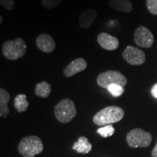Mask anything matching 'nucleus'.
<instances>
[{
	"mask_svg": "<svg viewBox=\"0 0 157 157\" xmlns=\"http://www.w3.org/2000/svg\"><path fill=\"white\" fill-rule=\"evenodd\" d=\"M10 99V95L7 90L0 89V117H6L10 113L7 103Z\"/></svg>",
	"mask_w": 157,
	"mask_h": 157,
	"instance_id": "2eb2a0df",
	"label": "nucleus"
},
{
	"mask_svg": "<svg viewBox=\"0 0 157 157\" xmlns=\"http://www.w3.org/2000/svg\"><path fill=\"white\" fill-rule=\"evenodd\" d=\"M124 116L122 108L111 105L101 109L93 117V122L98 126H105L121 121Z\"/></svg>",
	"mask_w": 157,
	"mask_h": 157,
	"instance_id": "f257e3e1",
	"label": "nucleus"
},
{
	"mask_svg": "<svg viewBox=\"0 0 157 157\" xmlns=\"http://www.w3.org/2000/svg\"><path fill=\"white\" fill-rule=\"evenodd\" d=\"M29 103L27 101L26 95L24 94H19L14 99V106L18 112H24L27 111Z\"/></svg>",
	"mask_w": 157,
	"mask_h": 157,
	"instance_id": "f3484780",
	"label": "nucleus"
},
{
	"mask_svg": "<svg viewBox=\"0 0 157 157\" xmlns=\"http://www.w3.org/2000/svg\"><path fill=\"white\" fill-rule=\"evenodd\" d=\"M36 44L39 50L45 53L52 52L56 47L53 38L48 34H42L38 36L36 39Z\"/></svg>",
	"mask_w": 157,
	"mask_h": 157,
	"instance_id": "9b49d317",
	"label": "nucleus"
},
{
	"mask_svg": "<svg viewBox=\"0 0 157 157\" xmlns=\"http://www.w3.org/2000/svg\"><path fill=\"white\" fill-rule=\"evenodd\" d=\"M62 0H41L42 5L44 8L51 10L56 8L57 6L60 5Z\"/></svg>",
	"mask_w": 157,
	"mask_h": 157,
	"instance_id": "aec40b11",
	"label": "nucleus"
},
{
	"mask_svg": "<svg viewBox=\"0 0 157 157\" xmlns=\"http://www.w3.org/2000/svg\"><path fill=\"white\" fill-rule=\"evenodd\" d=\"M44 150V145L39 137L31 135L23 137L18 145V151L23 157H34Z\"/></svg>",
	"mask_w": 157,
	"mask_h": 157,
	"instance_id": "f03ea898",
	"label": "nucleus"
},
{
	"mask_svg": "<svg viewBox=\"0 0 157 157\" xmlns=\"http://www.w3.org/2000/svg\"><path fill=\"white\" fill-rule=\"evenodd\" d=\"M151 156L152 157H157V142H156V146L154 147V148L153 149L151 152Z\"/></svg>",
	"mask_w": 157,
	"mask_h": 157,
	"instance_id": "b1692460",
	"label": "nucleus"
},
{
	"mask_svg": "<svg viewBox=\"0 0 157 157\" xmlns=\"http://www.w3.org/2000/svg\"><path fill=\"white\" fill-rule=\"evenodd\" d=\"M109 5L111 8L121 13H128L132 10V5L129 0H109Z\"/></svg>",
	"mask_w": 157,
	"mask_h": 157,
	"instance_id": "ddd939ff",
	"label": "nucleus"
},
{
	"mask_svg": "<svg viewBox=\"0 0 157 157\" xmlns=\"http://www.w3.org/2000/svg\"><path fill=\"white\" fill-rule=\"evenodd\" d=\"M134 40L137 46L143 48H149L154 44V35L145 26L138 27L135 31Z\"/></svg>",
	"mask_w": 157,
	"mask_h": 157,
	"instance_id": "6e6552de",
	"label": "nucleus"
},
{
	"mask_svg": "<svg viewBox=\"0 0 157 157\" xmlns=\"http://www.w3.org/2000/svg\"><path fill=\"white\" fill-rule=\"evenodd\" d=\"M26 43L21 38L7 41L2 45L4 57L10 60H16L22 58L26 53Z\"/></svg>",
	"mask_w": 157,
	"mask_h": 157,
	"instance_id": "7ed1b4c3",
	"label": "nucleus"
},
{
	"mask_svg": "<svg viewBox=\"0 0 157 157\" xmlns=\"http://www.w3.org/2000/svg\"><path fill=\"white\" fill-rule=\"evenodd\" d=\"M54 112L56 119L60 123L67 124L76 117L77 111L71 99L64 98L56 105Z\"/></svg>",
	"mask_w": 157,
	"mask_h": 157,
	"instance_id": "20e7f679",
	"label": "nucleus"
},
{
	"mask_svg": "<svg viewBox=\"0 0 157 157\" xmlns=\"http://www.w3.org/2000/svg\"><path fill=\"white\" fill-rule=\"evenodd\" d=\"M87 67V63L84 58H77L67 65L63 69L66 77H71L79 72L83 71Z\"/></svg>",
	"mask_w": 157,
	"mask_h": 157,
	"instance_id": "1a4fd4ad",
	"label": "nucleus"
},
{
	"mask_svg": "<svg viewBox=\"0 0 157 157\" xmlns=\"http://www.w3.org/2000/svg\"><path fill=\"white\" fill-rule=\"evenodd\" d=\"M146 6L151 14L157 15V0H147Z\"/></svg>",
	"mask_w": 157,
	"mask_h": 157,
	"instance_id": "412c9836",
	"label": "nucleus"
},
{
	"mask_svg": "<svg viewBox=\"0 0 157 157\" xmlns=\"http://www.w3.org/2000/svg\"><path fill=\"white\" fill-rule=\"evenodd\" d=\"M122 57L125 61L131 66H140L146 62V54L143 50L133 47L127 46L124 50Z\"/></svg>",
	"mask_w": 157,
	"mask_h": 157,
	"instance_id": "0eeeda50",
	"label": "nucleus"
},
{
	"mask_svg": "<svg viewBox=\"0 0 157 157\" xmlns=\"http://www.w3.org/2000/svg\"><path fill=\"white\" fill-rule=\"evenodd\" d=\"M127 142L131 148H146L152 141V135L142 129H133L127 135Z\"/></svg>",
	"mask_w": 157,
	"mask_h": 157,
	"instance_id": "39448f33",
	"label": "nucleus"
},
{
	"mask_svg": "<svg viewBox=\"0 0 157 157\" xmlns=\"http://www.w3.org/2000/svg\"><path fill=\"white\" fill-rule=\"evenodd\" d=\"M2 21H3V17H2V16H0V23H2Z\"/></svg>",
	"mask_w": 157,
	"mask_h": 157,
	"instance_id": "393cba45",
	"label": "nucleus"
},
{
	"mask_svg": "<svg viewBox=\"0 0 157 157\" xmlns=\"http://www.w3.org/2000/svg\"><path fill=\"white\" fill-rule=\"evenodd\" d=\"M73 149L79 154H88L92 150V144L86 137H79L78 140L73 145Z\"/></svg>",
	"mask_w": 157,
	"mask_h": 157,
	"instance_id": "4468645a",
	"label": "nucleus"
},
{
	"mask_svg": "<svg viewBox=\"0 0 157 157\" xmlns=\"http://www.w3.org/2000/svg\"><path fill=\"white\" fill-rule=\"evenodd\" d=\"M151 94L155 98H157V83L155 84L151 88Z\"/></svg>",
	"mask_w": 157,
	"mask_h": 157,
	"instance_id": "5701e85b",
	"label": "nucleus"
},
{
	"mask_svg": "<svg viewBox=\"0 0 157 157\" xmlns=\"http://www.w3.org/2000/svg\"><path fill=\"white\" fill-rule=\"evenodd\" d=\"M115 129L112 124L105 125L97 129V133L103 137H109L114 134Z\"/></svg>",
	"mask_w": 157,
	"mask_h": 157,
	"instance_id": "a211bd4d",
	"label": "nucleus"
},
{
	"mask_svg": "<svg viewBox=\"0 0 157 157\" xmlns=\"http://www.w3.org/2000/svg\"><path fill=\"white\" fill-rule=\"evenodd\" d=\"M98 42L102 48L106 50L113 51L117 50L119 45V39L105 32H102L97 37Z\"/></svg>",
	"mask_w": 157,
	"mask_h": 157,
	"instance_id": "9d476101",
	"label": "nucleus"
},
{
	"mask_svg": "<svg viewBox=\"0 0 157 157\" xmlns=\"http://www.w3.org/2000/svg\"><path fill=\"white\" fill-rule=\"evenodd\" d=\"M51 90H52L51 84L46 81H43L36 84V89H35V94L38 97L47 98L50 96Z\"/></svg>",
	"mask_w": 157,
	"mask_h": 157,
	"instance_id": "dca6fc26",
	"label": "nucleus"
},
{
	"mask_svg": "<svg viewBox=\"0 0 157 157\" xmlns=\"http://www.w3.org/2000/svg\"><path fill=\"white\" fill-rule=\"evenodd\" d=\"M0 5L7 10H12L15 7V0H0Z\"/></svg>",
	"mask_w": 157,
	"mask_h": 157,
	"instance_id": "4be33fe9",
	"label": "nucleus"
},
{
	"mask_svg": "<svg viewBox=\"0 0 157 157\" xmlns=\"http://www.w3.org/2000/svg\"><path fill=\"white\" fill-rule=\"evenodd\" d=\"M98 85L107 89L111 84H118L124 87L127 83V79L121 72L118 71H106L100 74L97 77Z\"/></svg>",
	"mask_w": 157,
	"mask_h": 157,
	"instance_id": "423d86ee",
	"label": "nucleus"
},
{
	"mask_svg": "<svg viewBox=\"0 0 157 157\" xmlns=\"http://www.w3.org/2000/svg\"><path fill=\"white\" fill-rule=\"evenodd\" d=\"M107 90L113 97L116 98L121 96L124 93V87L118 85V84H111V85H110L107 88Z\"/></svg>",
	"mask_w": 157,
	"mask_h": 157,
	"instance_id": "6ab92c4d",
	"label": "nucleus"
},
{
	"mask_svg": "<svg viewBox=\"0 0 157 157\" xmlns=\"http://www.w3.org/2000/svg\"><path fill=\"white\" fill-rule=\"evenodd\" d=\"M97 17V12L94 9H87L84 10L78 17V24L82 29H89Z\"/></svg>",
	"mask_w": 157,
	"mask_h": 157,
	"instance_id": "f8f14e48",
	"label": "nucleus"
}]
</instances>
